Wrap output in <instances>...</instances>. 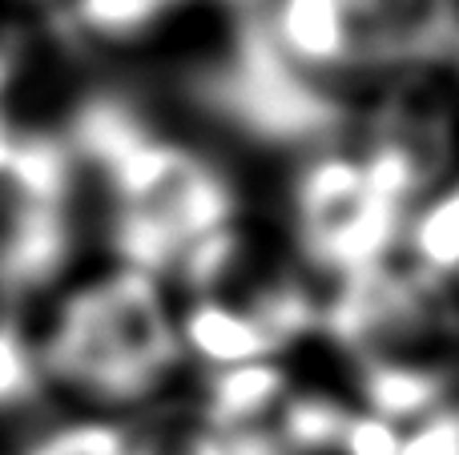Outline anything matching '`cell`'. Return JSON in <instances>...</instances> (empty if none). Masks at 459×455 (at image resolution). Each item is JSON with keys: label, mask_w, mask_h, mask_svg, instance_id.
Wrapping results in <instances>:
<instances>
[{"label": "cell", "mask_w": 459, "mask_h": 455, "mask_svg": "<svg viewBox=\"0 0 459 455\" xmlns=\"http://www.w3.org/2000/svg\"><path fill=\"white\" fill-rule=\"evenodd\" d=\"M32 335L53 399L73 411L145 419L178 408L190 379L174 287L121 262L73 274L37 306Z\"/></svg>", "instance_id": "obj_1"}, {"label": "cell", "mask_w": 459, "mask_h": 455, "mask_svg": "<svg viewBox=\"0 0 459 455\" xmlns=\"http://www.w3.org/2000/svg\"><path fill=\"white\" fill-rule=\"evenodd\" d=\"M186 97L242 145L278 150L290 161L347 142L363 117L355 97L318 85L286 64L254 16H238L226 53L186 81Z\"/></svg>", "instance_id": "obj_2"}, {"label": "cell", "mask_w": 459, "mask_h": 455, "mask_svg": "<svg viewBox=\"0 0 459 455\" xmlns=\"http://www.w3.org/2000/svg\"><path fill=\"white\" fill-rule=\"evenodd\" d=\"M318 343L347 367L371 359H436L459 367V290L395 258L323 287Z\"/></svg>", "instance_id": "obj_3"}, {"label": "cell", "mask_w": 459, "mask_h": 455, "mask_svg": "<svg viewBox=\"0 0 459 455\" xmlns=\"http://www.w3.org/2000/svg\"><path fill=\"white\" fill-rule=\"evenodd\" d=\"M351 32V85L395 93L447 73L459 40V0H342Z\"/></svg>", "instance_id": "obj_4"}, {"label": "cell", "mask_w": 459, "mask_h": 455, "mask_svg": "<svg viewBox=\"0 0 459 455\" xmlns=\"http://www.w3.org/2000/svg\"><path fill=\"white\" fill-rule=\"evenodd\" d=\"M178 335L194 375L210 371L246 367V363H270L286 359L282 343L266 331V322L234 295H198L178 298Z\"/></svg>", "instance_id": "obj_5"}, {"label": "cell", "mask_w": 459, "mask_h": 455, "mask_svg": "<svg viewBox=\"0 0 459 455\" xmlns=\"http://www.w3.org/2000/svg\"><path fill=\"white\" fill-rule=\"evenodd\" d=\"M299 387L290 363H246V367L210 371V375L190 379V399L182 403L198 424L214 432H242V427H266L274 424L286 395Z\"/></svg>", "instance_id": "obj_6"}, {"label": "cell", "mask_w": 459, "mask_h": 455, "mask_svg": "<svg viewBox=\"0 0 459 455\" xmlns=\"http://www.w3.org/2000/svg\"><path fill=\"white\" fill-rule=\"evenodd\" d=\"M399 258L423 279L459 290V169L439 177L436 190L415 206Z\"/></svg>", "instance_id": "obj_7"}, {"label": "cell", "mask_w": 459, "mask_h": 455, "mask_svg": "<svg viewBox=\"0 0 459 455\" xmlns=\"http://www.w3.org/2000/svg\"><path fill=\"white\" fill-rule=\"evenodd\" d=\"M137 435H142V419L65 408L61 416L24 432L13 455H134Z\"/></svg>", "instance_id": "obj_8"}, {"label": "cell", "mask_w": 459, "mask_h": 455, "mask_svg": "<svg viewBox=\"0 0 459 455\" xmlns=\"http://www.w3.org/2000/svg\"><path fill=\"white\" fill-rule=\"evenodd\" d=\"M351 411H355V403H351L347 391L299 383L286 395V403L278 408L270 427L282 440L286 455H339V440Z\"/></svg>", "instance_id": "obj_9"}, {"label": "cell", "mask_w": 459, "mask_h": 455, "mask_svg": "<svg viewBox=\"0 0 459 455\" xmlns=\"http://www.w3.org/2000/svg\"><path fill=\"white\" fill-rule=\"evenodd\" d=\"M53 387L40 367L32 319L0 311V419H32L48 408Z\"/></svg>", "instance_id": "obj_10"}, {"label": "cell", "mask_w": 459, "mask_h": 455, "mask_svg": "<svg viewBox=\"0 0 459 455\" xmlns=\"http://www.w3.org/2000/svg\"><path fill=\"white\" fill-rule=\"evenodd\" d=\"M166 16L158 0H65L61 32L81 45L129 48L142 45Z\"/></svg>", "instance_id": "obj_11"}, {"label": "cell", "mask_w": 459, "mask_h": 455, "mask_svg": "<svg viewBox=\"0 0 459 455\" xmlns=\"http://www.w3.org/2000/svg\"><path fill=\"white\" fill-rule=\"evenodd\" d=\"M399 455H459V395L439 411L423 416L420 424L403 427Z\"/></svg>", "instance_id": "obj_12"}, {"label": "cell", "mask_w": 459, "mask_h": 455, "mask_svg": "<svg viewBox=\"0 0 459 455\" xmlns=\"http://www.w3.org/2000/svg\"><path fill=\"white\" fill-rule=\"evenodd\" d=\"M399 448H403V427L399 424L371 416L363 408L351 411L347 427H342V440H339V455H399Z\"/></svg>", "instance_id": "obj_13"}, {"label": "cell", "mask_w": 459, "mask_h": 455, "mask_svg": "<svg viewBox=\"0 0 459 455\" xmlns=\"http://www.w3.org/2000/svg\"><path fill=\"white\" fill-rule=\"evenodd\" d=\"M16 77H21V48L13 37H0V109H8L4 97L16 85Z\"/></svg>", "instance_id": "obj_14"}, {"label": "cell", "mask_w": 459, "mask_h": 455, "mask_svg": "<svg viewBox=\"0 0 459 455\" xmlns=\"http://www.w3.org/2000/svg\"><path fill=\"white\" fill-rule=\"evenodd\" d=\"M447 73H452V81H455V89H459V40H455V48H452V61H447Z\"/></svg>", "instance_id": "obj_15"}, {"label": "cell", "mask_w": 459, "mask_h": 455, "mask_svg": "<svg viewBox=\"0 0 459 455\" xmlns=\"http://www.w3.org/2000/svg\"><path fill=\"white\" fill-rule=\"evenodd\" d=\"M161 8H166V13H174V8H182V4H190V0H158Z\"/></svg>", "instance_id": "obj_16"}]
</instances>
